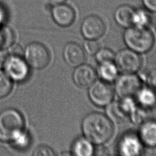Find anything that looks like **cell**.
<instances>
[{"label": "cell", "mask_w": 156, "mask_h": 156, "mask_svg": "<svg viewBox=\"0 0 156 156\" xmlns=\"http://www.w3.org/2000/svg\"><path fill=\"white\" fill-rule=\"evenodd\" d=\"M50 11L54 21L61 27L71 26L76 19L74 9L66 2L52 5Z\"/></svg>", "instance_id": "cell-11"}, {"label": "cell", "mask_w": 156, "mask_h": 156, "mask_svg": "<svg viewBox=\"0 0 156 156\" xmlns=\"http://www.w3.org/2000/svg\"><path fill=\"white\" fill-rule=\"evenodd\" d=\"M24 127L21 114L13 108L0 113V141H15L23 133Z\"/></svg>", "instance_id": "cell-2"}, {"label": "cell", "mask_w": 156, "mask_h": 156, "mask_svg": "<svg viewBox=\"0 0 156 156\" xmlns=\"http://www.w3.org/2000/svg\"><path fill=\"white\" fill-rule=\"evenodd\" d=\"M142 143L138 134L129 132L125 133L118 143V152L123 156H136L141 154L143 150Z\"/></svg>", "instance_id": "cell-10"}, {"label": "cell", "mask_w": 156, "mask_h": 156, "mask_svg": "<svg viewBox=\"0 0 156 156\" xmlns=\"http://www.w3.org/2000/svg\"><path fill=\"white\" fill-rule=\"evenodd\" d=\"M106 30V24L104 20L94 14L86 16L82 22L80 32L86 40H96L104 35Z\"/></svg>", "instance_id": "cell-9"}, {"label": "cell", "mask_w": 156, "mask_h": 156, "mask_svg": "<svg viewBox=\"0 0 156 156\" xmlns=\"http://www.w3.org/2000/svg\"><path fill=\"white\" fill-rule=\"evenodd\" d=\"M135 9L127 4L118 7L113 14L116 23L121 27L127 28L132 25V16Z\"/></svg>", "instance_id": "cell-15"}, {"label": "cell", "mask_w": 156, "mask_h": 156, "mask_svg": "<svg viewBox=\"0 0 156 156\" xmlns=\"http://www.w3.org/2000/svg\"><path fill=\"white\" fill-rule=\"evenodd\" d=\"M151 12L146 9H135L132 16V25L140 28H149L152 23Z\"/></svg>", "instance_id": "cell-19"}, {"label": "cell", "mask_w": 156, "mask_h": 156, "mask_svg": "<svg viewBox=\"0 0 156 156\" xmlns=\"http://www.w3.org/2000/svg\"><path fill=\"white\" fill-rule=\"evenodd\" d=\"M135 96L136 102L142 107L151 110L156 105V92L150 87H141Z\"/></svg>", "instance_id": "cell-16"}, {"label": "cell", "mask_w": 156, "mask_h": 156, "mask_svg": "<svg viewBox=\"0 0 156 156\" xmlns=\"http://www.w3.org/2000/svg\"><path fill=\"white\" fill-rule=\"evenodd\" d=\"M108 151L107 149H105V147H99L98 148L97 150H94V155H108L109 154L107 152Z\"/></svg>", "instance_id": "cell-30"}, {"label": "cell", "mask_w": 156, "mask_h": 156, "mask_svg": "<svg viewBox=\"0 0 156 156\" xmlns=\"http://www.w3.org/2000/svg\"><path fill=\"white\" fill-rule=\"evenodd\" d=\"M48 1L50 2V3L52 5H56V4L65 3L66 2L67 0H48Z\"/></svg>", "instance_id": "cell-31"}, {"label": "cell", "mask_w": 156, "mask_h": 156, "mask_svg": "<svg viewBox=\"0 0 156 156\" xmlns=\"http://www.w3.org/2000/svg\"><path fill=\"white\" fill-rule=\"evenodd\" d=\"M155 29H156V23H155Z\"/></svg>", "instance_id": "cell-32"}, {"label": "cell", "mask_w": 156, "mask_h": 156, "mask_svg": "<svg viewBox=\"0 0 156 156\" xmlns=\"http://www.w3.org/2000/svg\"><path fill=\"white\" fill-rule=\"evenodd\" d=\"M94 55L95 59L99 64L103 62L114 61L115 57V54L113 51L107 48H99Z\"/></svg>", "instance_id": "cell-24"}, {"label": "cell", "mask_w": 156, "mask_h": 156, "mask_svg": "<svg viewBox=\"0 0 156 156\" xmlns=\"http://www.w3.org/2000/svg\"><path fill=\"white\" fill-rule=\"evenodd\" d=\"M138 135L143 145L151 148H155L156 120L149 118L140 124Z\"/></svg>", "instance_id": "cell-14"}, {"label": "cell", "mask_w": 156, "mask_h": 156, "mask_svg": "<svg viewBox=\"0 0 156 156\" xmlns=\"http://www.w3.org/2000/svg\"><path fill=\"white\" fill-rule=\"evenodd\" d=\"M115 81V91L120 98L133 97L141 87L140 77L134 73H124Z\"/></svg>", "instance_id": "cell-5"}, {"label": "cell", "mask_w": 156, "mask_h": 156, "mask_svg": "<svg viewBox=\"0 0 156 156\" xmlns=\"http://www.w3.org/2000/svg\"><path fill=\"white\" fill-rule=\"evenodd\" d=\"M149 110L150 109L145 108L138 105L133 112L129 116V118L133 123L140 124L144 121L149 119L148 118Z\"/></svg>", "instance_id": "cell-22"}, {"label": "cell", "mask_w": 156, "mask_h": 156, "mask_svg": "<svg viewBox=\"0 0 156 156\" xmlns=\"http://www.w3.org/2000/svg\"><path fill=\"white\" fill-rule=\"evenodd\" d=\"M113 62H103L98 66V74L102 80L107 83L114 82L118 76V68Z\"/></svg>", "instance_id": "cell-18"}, {"label": "cell", "mask_w": 156, "mask_h": 156, "mask_svg": "<svg viewBox=\"0 0 156 156\" xmlns=\"http://www.w3.org/2000/svg\"><path fill=\"white\" fill-rule=\"evenodd\" d=\"M14 39V33L9 27L0 26V49H7L10 48Z\"/></svg>", "instance_id": "cell-21"}, {"label": "cell", "mask_w": 156, "mask_h": 156, "mask_svg": "<svg viewBox=\"0 0 156 156\" xmlns=\"http://www.w3.org/2000/svg\"><path fill=\"white\" fill-rule=\"evenodd\" d=\"M86 52L83 48L76 42H69L63 50V56L66 63L71 67H76L84 63Z\"/></svg>", "instance_id": "cell-12"}, {"label": "cell", "mask_w": 156, "mask_h": 156, "mask_svg": "<svg viewBox=\"0 0 156 156\" xmlns=\"http://www.w3.org/2000/svg\"><path fill=\"white\" fill-rule=\"evenodd\" d=\"M73 73L74 83L80 88H88L96 79V72L89 65L82 64L75 67Z\"/></svg>", "instance_id": "cell-13"}, {"label": "cell", "mask_w": 156, "mask_h": 156, "mask_svg": "<svg viewBox=\"0 0 156 156\" xmlns=\"http://www.w3.org/2000/svg\"><path fill=\"white\" fill-rule=\"evenodd\" d=\"M140 79L145 82L148 87H156V68H152L143 73Z\"/></svg>", "instance_id": "cell-25"}, {"label": "cell", "mask_w": 156, "mask_h": 156, "mask_svg": "<svg viewBox=\"0 0 156 156\" xmlns=\"http://www.w3.org/2000/svg\"><path fill=\"white\" fill-rule=\"evenodd\" d=\"M24 57L29 66L35 69L45 68L49 64L51 58L48 49L38 42H32L26 46Z\"/></svg>", "instance_id": "cell-4"}, {"label": "cell", "mask_w": 156, "mask_h": 156, "mask_svg": "<svg viewBox=\"0 0 156 156\" xmlns=\"http://www.w3.org/2000/svg\"><path fill=\"white\" fill-rule=\"evenodd\" d=\"M143 6L151 13H156V0H141Z\"/></svg>", "instance_id": "cell-28"}, {"label": "cell", "mask_w": 156, "mask_h": 156, "mask_svg": "<svg viewBox=\"0 0 156 156\" xmlns=\"http://www.w3.org/2000/svg\"><path fill=\"white\" fill-rule=\"evenodd\" d=\"M9 52L6 49H0V69L3 68V66L5 63V62L9 55Z\"/></svg>", "instance_id": "cell-29"}, {"label": "cell", "mask_w": 156, "mask_h": 156, "mask_svg": "<svg viewBox=\"0 0 156 156\" xmlns=\"http://www.w3.org/2000/svg\"><path fill=\"white\" fill-rule=\"evenodd\" d=\"M107 107V116L112 121H113L115 122H122L129 118L121 108L118 101L113 102H112Z\"/></svg>", "instance_id": "cell-20"}, {"label": "cell", "mask_w": 156, "mask_h": 156, "mask_svg": "<svg viewBox=\"0 0 156 156\" xmlns=\"http://www.w3.org/2000/svg\"><path fill=\"white\" fill-rule=\"evenodd\" d=\"M3 68L11 80L18 82L25 80L29 73V65L18 54H9Z\"/></svg>", "instance_id": "cell-7"}, {"label": "cell", "mask_w": 156, "mask_h": 156, "mask_svg": "<svg viewBox=\"0 0 156 156\" xmlns=\"http://www.w3.org/2000/svg\"><path fill=\"white\" fill-rule=\"evenodd\" d=\"M123 40L128 48L138 54L149 52L155 43L154 35L149 28H140L133 26L126 28Z\"/></svg>", "instance_id": "cell-3"}, {"label": "cell", "mask_w": 156, "mask_h": 156, "mask_svg": "<svg viewBox=\"0 0 156 156\" xmlns=\"http://www.w3.org/2000/svg\"><path fill=\"white\" fill-rule=\"evenodd\" d=\"M94 150L93 143L85 136H81L73 142L71 154L76 156H91L94 155Z\"/></svg>", "instance_id": "cell-17"}, {"label": "cell", "mask_w": 156, "mask_h": 156, "mask_svg": "<svg viewBox=\"0 0 156 156\" xmlns=\"http://www.w3.org/2000/svg\"><path fill=\"white\" fill-rule=\"evenodd\" d=\"M12 88V80L5 72L0 70V98L7 96Z\"/></svg>", "instance_id": "cell-23"}, {"label": "cell", "mask_w": 156, "mask_h": 156, "mask_svg": "<svg viewBox=\"0 0 156 156\" xmlns=\"http://www.w3.org/2000/svg\"><path fill=\"white\" fill-rule=\"evenodd\" d=\"M83 48L85 52L93 55L99 49L100 44L96 40H87L84 43Z\"/></svg>", "instance_id": "cell-26"}, {"label": "cell", "mask_w": 156, "mask_h": 156, "mask_svg": "<svg viewBox=\"0 0 156 156\" xmlns=\"http://www.w3.org/2000/svg\"><path fill=\"white\" fill-rule=\"evenodd\" d=\"M82 131L86 138L97 145L108 141L114 133V127L110 118L102 113L92 112L82 119Z\"/></svg>", "instance_id": "cell-1"}, {"label": "cell", "mask_w": 156, "mask_h": 156, "mask_svg": "<svg viewBox=\"0 0 156 156\" xmlns=\"http://www.w3.org/2000/svg\"><path fill=\"white\" fill-rule=\"evenodd\" d=\"M114 61L118 69L126 73L137 72L140 69L142 63L139 54L129 48L119 51L115 55Z\"/></svg>", "instance_id": "cell-8"}, {"label": "cell", "mask_w": 156, "mask_h": 156, "mask_svg": "<svg viewBox=\"0 0 156 156\" xmlns=\"http://www.w3.org/2000/svg\"><path fill=\"white\" fill-rule=\"evenodd\" d=\"M88 88L89 99L96 106L107 107L112 102L114 90L108 83L103 80L95 81Z\"/></svg>", "instance_id": "cell-6"}, {"label": "cell", "mask_w": 156, "mask_h": 156, "mask_svg": "<svg viewBox=\"0 0 156 156\" xmlns=\"http://www.w3.org/2000/svg\"><path fill=\"white\" fill-rule=\"evenodd\" d=\"M32 155H47L52 156L55 155L54 151L47 146H40L37 147L34 151Z\"/></svg>", "instance_id": "cell-27"}]
</instances>
